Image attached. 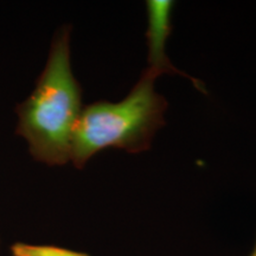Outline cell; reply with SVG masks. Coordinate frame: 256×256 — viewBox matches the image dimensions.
<instances>
[{
    "label": "cell",
    "mask_w": 256,
    "mask_h": 256,
    "mask_svg": "<svg viewBox=\"0 0 256 256\" xmlns=\"http://www.w3.org/2000/svg\"><path fill=\"white\" fill-rule=\"evenodd\" d=\"M72 26L55 34L49 55L30 95L16 108V133L30 156L48 166L70 162L72 136L82 113V88L72 68Z\"/></svg>",
    "instance_id": "obj_1"
},
{
    "label": "cell",
    "mask_w": 256,
    "mask_h": 256,
    "mask_svg": "<svg viewBox=\"0 0 256 256\" xmlns=\"http://www.w3.org/2000/svg\"><path fill=\"white\" fill-rule=\"evenodd\" d=\"M162 70L148 66L126 98L118 102L100 100L83 107L72 136L70 162L81 170L104 150L142 153L151 148L165 126L168 101L156 90Z\"/></svg>",
    "instance_id": "obj_2"
},
{
    "label": "cell",
    "mask_w": 256,
    "mask_h": 256,
    "mask_svg": "<svg viewBox=\"0 0 256 256\" xmlns=\"http://www.w3.org/2000/svg\"><path fill=\"white\" fill-rule=\"evenodd\" d=\"M171 2H147L148 14V66H154L162 72H179L170 62L165 52L166 38L171 31Z\"/></svg>",
    "instance_id": "obj_3"
},
{
    "label": "cell",
    "mask_w": 256,
    "mask_h": 256,
    "mask_svg": "<svg viewBox=\"0 0 256 256\" xmlns=\"http://www.w3.org/2000/svg\"><path fill=\"white\" fill-rule=\"evenodd\" d=\"M12 256H90L86 252L70 250L56 246L30 244V243L16 242L11 246Z\"/></svg>",
    "instance_id": "obj_4"
},
{
    "label": "cell",
    "mask_w": 256,
    "mask_h": 256,
    "mask_svg": "<svg viewBox=\"0 0 256 256\" xmlns=\"http://www.w3.org/2000/svg\"><path fill=\"white\" fill-rule=\"evenodd\" d=\"M249 256H256V240H255V244H254V248H252V250L250 252V254Z\"/></svg>",
    "instance_id": "obj_5"
},
{
    "label": "cell",
    "mask_w": 256,
    "mask_h": 256,
    "mask_svg": "<svg viewBox=\"0 0 256 256\" xmlns=\"http://www.w3.org/2000/svg\"><path fill=\"white\" fill-rule=\"evenodd\" d=\"M0 247H2V240H0Z\"/></svg>",
    "instance_id": "obj_6"
}]
</instances>
